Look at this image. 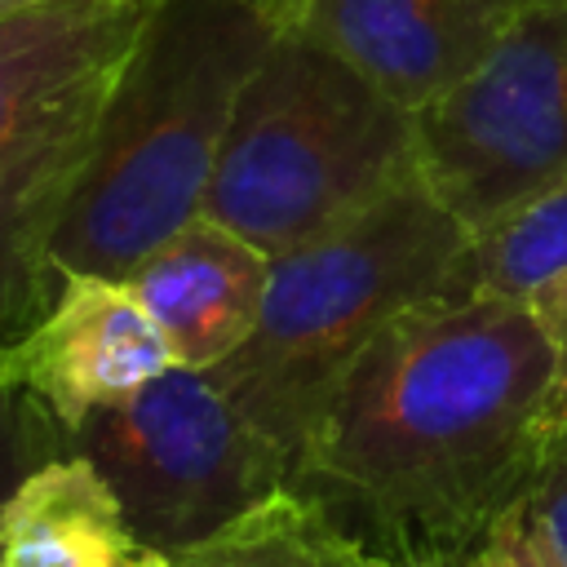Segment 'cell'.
<instances>
[{
    "instance_id": "cell-21",
    "label": "cell",
    "mask_w": 567,
    "mask_h": 567,
    "mask_svg": "<svg viewBox=\"0 0 567 567\" xmlns=\"http://www.w3.org/2000/svg\"><path fill=\"white\" fill-rule=\"evenodd\" d=\"M275 9H279V18H284V0H275Z\"/></svg>"
},
{
    "instance_id": "cell-16",
    "label": "cell",
    "mask_w": 567,
    "mask_h": 567,
    "mask_svg": "<svg viewBox=\"0 0 567 567\" xmlns=\"http://www.w3.org/2000/svg\"><path fill=\"white\" fill-rule=\"evenodd\" d=\"M452 567H563V563H558V554L549 549L545 532L536 527L527 501L518 496V501L492 523V532H487L470 554H461Z\"/></svg>"
},
{
    "instance_id": "cell-20",
    "label": "cell",
    "mask_w": 567,
    "mask_h": 567,
    "mask_svg": "<svg viewBox=\"0 0 567 567\" xmlns=\"http://www.w3.org/2000/svg\"><path fill=\"white\" fill-rule=\"evenodd\" d=\"M18 4H31V0H0V13H4V9H18Z\"/></svg>"
},
{
    "instance_id": "cell-19",
    "label": "cell",
    "mask_w": 567,
    "mask_h": 567,
    "mask_svg": "<svg viewBox=\"0 0 567 567\" xmlns=\"http://www.w3.org/2000/svg\"><path fill=\"white\" fill-rule=\"evenodd\" d=\"M496 9H505V13H514V9H523V4H536V0H492Z\"/></svg>"
},
{
    "instance_id": "cell-4",
    "label": "cell",
    "mask_w": 567,
    "mask_h": 567,
    "mask_svg": "<svg viewBox=\"0 0 567 567\" xmlns=\"http://www.w3.org/2000/svg\"><path fill=\"white\" fill-rule=\"evenodd\" d=\"M416 173V115L284 27L239 93L204 213L284 257Z\"/></svg>"
},
{
    "instance_id": "cell-17",
    "label": "cell",
    "mask_w": 567,
    "mask_h": 567,
    "mask_svg": "<svg viewBox=\"0 0 567 567\" xmlns=\"http://www.w3.org/2000/svg\"><path fill=\"white\" fill-rule=\"evenodd\" d=\"M545 341H549V354H554V385H549V434L554 443L567 439V270L554 275L549 284H540L532 297H527Z\"/></svg>"
},
{
    "instance_id": "cell-8",
    "label": "cell",
    "mask_w": 567,
    "mask_h": 567,
    "mask_svg": "<svg viewBox=\"0 0 567 567\" xmlns=\"http://www.w3.org/2000/svg\"><path fill=\"white\" fill-rule=\"evenodd\" d=\"M509 18L492 0H284V27L332 49L412 115L465 80Z\"/></svg>"
},
{
    "instance_id": "cell-7",
    "label": "cell",
    "mask_w": 567,
    "mask_h": 567,
    "mask_svg": "<svg viewBox=\"0 0 567 567\" xmlns=\"http://www.w3.org/2000/svg\"><path fill=\"white\" fill-rule=\"evenodd\" d=\"M177 368L137 292L115 275L58 270L49 306L0 341V385L31 394L66 434Z\"/></svg>"
},
{
    "instance_id": "cell-1",
    "label": "cell",
    "mask_w": 567,
    "mask_h": 567,
    "mask_svg": "<svg viewBox=\"0 0 567 567\" xmlns=\"http://www.w3.org/2000/svg\"><path fill=\"white\" fill-rule=\"evenodd\" d=\"M549 385L527 301H416L341 377L288 483L394 567H452L558 447Z\"/></svg>"
},
{
    "instance_id": "cell-5",
    "label": "cell",
    "mask_w": 567,
    "mask_h": 567,
    "mask_svg": "<svg viewBox=\"0 0 567 567\" xmlns=\"http://www.w3.org/2000/svg\"><path fill=\"white\" fill-rule=\"evenodd\" d=\"M115 487L133 527L182 554L288 483L284 452L199 368H168L66 434Z\"/></svg>"
},
{
    "instance_id": "cell-18",
    "label": "cell",
    "mask_w": 567,
    "mask_h": 567,
    "mask_svg": "<svg viewBox=\"0 0 567 567\" xmlns=\"http://www.w3.org/2000/svg\"><path fill=\"white\" fill-rule=\"evenodd\" d=\"M523 501H527L536 527L545 532L549 549L567 567V439L549 452V461L540 465V474L532 478V487L523 492Z\"/></svg>"
},
{
    "instance_id": "cell-14",
    "label": "cell",
    "mask_w": 567,
    "mask_h": 567,
    "mask_svg": "<svg viewBox=\"0 0 567 567\" xmlns=\"http://www.w3.org/2000/svg\"><path fill=\"white\" fill-rule=\"evenodd\" d=\"M567 270V177L523 199L492 226L465 235L443 297L527 301L540 284Z\"/></svg>"
},
{
    "instance_id": "cell-2",
    "label": "cell",
    "mask_w": 567,
    "mask_h": 567,
    "mask_svg": "<svg viewBox=\"0 0 567 567\" xmlns=\"http://www.w3.org/2000/svg\"><path fill=\"white\" fill-rule=\"evenodd\" d=\"M284 31L275 0H151L106 75L93 137L53 230L58 270L124 279L204 213L235 106Z\"/></svg>"
},
{
    "instance_id": "cell-13",
    "label": "cell",
    "mask_w": 567,
    "mask_h": 567,
    "mask_svg": "<svg viewBox=\"0 0 567 567\" xmlns=\"http://www.w3.org/2000/svg\"><path fill=\"white\" fill-rule=\"evenodd\" d=\"M168 567H394L363 536L341 527L292 483L244 509L199 545L168 554Z\"/></svg>"
},
{
    "instance_id": "cell-9",
    "label": "cell",
    "mask_w": 567,
    "mask_h": 567,
    "mask_svg": "<svg viewBox=\"0 0 567 567\" xmlns=\"http://www.w3.org/2000/svg\"><path fill=\"white\" fill-rule=\"evenodd\" d=\"M266 279L270 257L208 213L164 235L124 275L164 332L173 363L199 372L217 368L252 337Z\"/></svg>"
},
{
    "instance_id": "cell-11",
    "label": "cell",
    "mask_w": 567,
    "mask_h": 567,
    "mask_svg": "<svg viewBox=\"0 0 567 567\" xmlns=\"http://www.w3.org/2000/svg\"><path fill=\"white\" fill-rule=\"evenodd\" d=\"M102 89L106 80L0 151V341L18 337L58 288L53 230L80 177Z\"/></svg>"
},
{
    "instance_id": "cell-12",
    "label": "cell",
    "mask_w": 567,
    "mask_h": 567,
    "mask_svg": "<svg viewBox=\"0 0 567 567\" xmlns=\"http://www.w3.org/2000/svg\"><path fill=\"white\" fill-rule=\"evenodd\" d=\"M0 567H168L80 452L35 465L4 505Z\"/></svg>"
},
{
    "instance_id": "cell-10",
    "label": "cell",
    "mask_w": 567,
    "mask_h": 567,
    "mask_svg": "<svg viewBox=\"0 0 567 567\" xmlns=\"http://www.w3.org/2000/svg\"><path fill=\"white\" fill-rule=\"evenodd\" d=\"M151 0H31L0 13V151L97 89Z\"/></svg>"
},
{
    "instance_id": "cell-6",
    "label": "cell",
    "mask_w": 567,
    "mask_h": 567,
    "mask_svg": "<svg viewBox=\"0 0 567 567\" xmlns=\"http://www.w3.org/2000/svg\"><path fill=\"white\" fill-rule=\"evenodd\" d=\"M416 168L470 235L567 177V0L514 9L487 58L416 111Z\"/></svg>"
},
{
    "instance_id": "cell-15",
    "label": "cell",
    "mask_w": 567,
    "mask_h": 567,
    "mask_svg": "<svg viewBox=\"0 0 567 567\" xmlns=\"http://www.w3.org/2000/svg\"><path fill=\"white\" fill-rule=\"evenodd\" d=\"M58 452H71L66 430L31 394L0 385V518L18 483Z\"/></svg>"
},
{
    "instance_id": "cell-3",
    "label": "cell",
    "mask_w": 567,
    "mask_h": 567,
    "mask_svg": "<svg viewBox=\"0 0 567 567\" xmlns=\"http://www.w3.org/2000/svg\"><path fill=\"white\" fill-rule=\"evenodd\" d=\"M465 235L416 168L359 217L270 257L252 337L208 377L284 452L288 474L372 337L408 306L443 297Z\"/></svg>"
}]
</instances>
